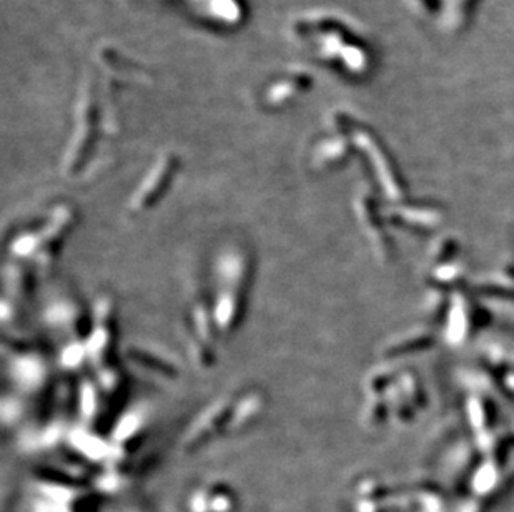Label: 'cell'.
Here are the masks:
<instances>
[{
    "label": "cell",
    "instance_id": "cell-1",
    "mask_svg": "<svg viewBox=\"0 0 514 512\" xmlns=\"http://www.w3.org/2000/svg\"><path fill=\"white\" fill-rule=\"evenodd\" d=\"M245 285H248V259L242 255L229 256L223 263L222 291L217 303V325L225 333L237 329L242 321Z\"/></svg>",
    "mask_w": 514,
    "mask_h": 512
}]
</instances>
